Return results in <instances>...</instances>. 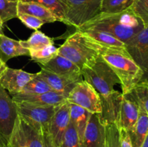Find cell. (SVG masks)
<instances>
[{
	"mask_svg": "<svg viewBox=\"0 0 148 147\" xmlns=\"http://www.w3.org/2000/svg\"><path fill=\"white\" fill-rule=\"evenodd\" d=\"M145 27L132 9L116 14L100 13L76 30L96 29L116 37L126 44Z\"/></svg>",
	"mask_w": 148,
	"mask_h": 147,
	"instance_id": "6da1fadb",
	"label": "cell"
},
{
	"mask_svg": "<svg viewBox=\"0 0 148 147\" xmlns=\"http://www.w3.org/2000/svg\"><path fill=\"white\" fill-rule=\"evenodd\" d=\"M101 56L119 79L122 94L130 92L136 85L143 81L144 72L132 59L127 50L103 47Z\"/></svg>",
	"mask_w": 148,
	"mask_h": 147,
	"instance_id": "7a4b0ae2",
	"label": "cell"
},
{
	"mask_svg": "<svg viewBox=\"0 0 148 147\" xmlns=\"http://www.w3.org/2000/svg\"><path fill=\"white\" fill-rule=\"evenodd\" d=\"M103 47L85 33L76 30L58 48V55L70 60L82 70L101 56Z\"/></svg>",
	"mask_w": 148,
	"mask_h": 147,
	"instance_id": "3957f363",
	"label": "cell"
},
{
	"mask_svg": "<svg viewBox=\"0 0 148 147\" xmlns=\"http://www.w3.org/2000/svg\"><path fill=\"white\" fill-rule=\"evenodd\" d=\"M81 71L84 80L95 89L100 98L112 95L116 92L114 89L115 84H121L115 72L101 56Z\"/></svg>",
	"mask_w": 148,
	"mask_h": 147,
	"instance_id": "277c9868",
	"label": "cell"
},
{
	"mask_svg": "<svg viewBox=\"0 0 148 147\" xmlns=\"http://www.w3.org/2000/svg\"><path fill=\"white\" fill-rule=\"evenodd\" d=\"M65 13L66 24L75 29L100 14L101 0H58Z\"/></svg>",
	"mask_w": 148,
	"mask_h": 147,
	"instance_id": "5b68a950",
	"label": "cell"
},
{
	"mask_svg": "<svg viewBox=\"0 0 148 147\" xmlns=\"http://www.w3.org/2000/svg\"><path fill=\"white\" fill-rule=\"evenodd\" d=\"M7 147H43L42 131L18 115Z\"/></svg>",
	"mask_w": 148,
	"mask_h": 147,
	"instance_id": "8992f818",
	"label": "cell"
},
{
	"mask_svg": "<svg viewBox=\"0 0 148 147\" xmlns=\"http://www.w3.org/2000/svg\"><path fill=\"white\" fill-rule=\"evenodd\" d=\"M15 104L18 115L40 131L48 129L57 108V106L39 105L25 102H15Z\"/></svg>",
	"mask_w": 148,
	"mask_h": 147,
	"instance_id": "52a82bcc",
	"label": "cell"
},
{
	"mask_svg": "<svg viewBox=\"0 0 148 147\" xmlns=\"http://www.w3.org/2000/svg\"><path fill=\"white\" fill-rule=\"evenodd\" d=\"M69 103L82 107L92 114L101 113L99 95L89 83L83 80L76 84L66 97Z\"/></svg>",
	"mask_w": 148,
	"mask_h": 147,
	"instance_id": "ba28073f",
	"label": "cell"
},
{
	"mask_svg": "<svg viewBox=\"0 0 148 147\" xmlns=\"http://www.w3.org/2000/svg\"><path fill=\"white\" fill-rule=\"evenodd\" d=\"M125 45L132 59L144 72V82H148V25Z\"/></svg>",
	"mask_w": 148,
	"mask_h": 147,
	"instance_id": "9c48e42d",
	"label": "cell"
},
{
	"mask_svg": "<svg viewBox=\"0 0 148 147\" xmlns=\"http://www.w3.org/2000/svg\"><path fill=\"white\" fill-rule=\"evenodd\" d=\"M18 116L15 102L0 84V134L8 141Z\"/></svg>",
	"mask_w": 148,
	"mask_h": 147,
	"instance_id": "30bf717a",
	"label": "cell"
},
{
	"mask_svg": "<svg viewBox=\"0 0 148 147\" xmlns=\"http://www.w3.org/2000/svg\"><path fill=\"white\" fill-rule=\"evenodd\" d=\"M70 122V108L69 103L59 105L50 121L48 131L56 146H60L64 135Z\"/></svg>",
	"mask_w": 148,
	"mask_h": 147,
	"instance_id": "8fae6325",
	"label": "cell"
},
{
	"mask_svg": "<svg viewBox=\"0 0 148 147\" xmlns=\"http://www.w3.org/2000/svg\"><path fill=\"white\" fill-rule=\"evenodd\" d=\"M138 102L132 92L123 94L122 101L120 108L117 126L119 128L130 132L134 128L139 116Z\"/></svg>",
	"mask_w": 148,
	"mask_h": 147,
	"instance_id": "7c38bea8",
	"label": "cell"
},
{
	"mask_svg": "<svg viewBox=\"0 0 148 147\" xmlns=\"http://www.w3.org/2000/svg\"><path fill=\"white\" fill-rule=\"evenodd\" d=\"M105 141V125L101 122L99 114H91L82 137L81 147H103Z\"/></svg>",
	"mask_w": 148,
	"mask_h": 147,
	"instance_id": "4fadbf2b",
	"label": "cell"
},
{
	"mask_svg": "<svg viewBox=\"0 0 148 147\" xmlns=\"http://www.w3.org/2000/svg\"><path fill=\"white\" fill-rule=\"evenodd\" d=\"M36 74L28 73L22 69L9 68L0 80V84L10 95L20 93L26 84L34 79Z\"/></svg>",
	"mask_w": 148,
	"mask_h": 147,
	"instance_id": "5bb4252c",
	"label": "cell"
},
{
	"mask_svg": "<svg viewBox=\"0 0 148 147\" xmlns=\"http://www.w3.org/2000/svg\"><path fill=\"white\" fill-rule=\"evenodd\" d=\"M36 74L38 77L44 80L50 86L52 90L66 97H67L69 92L72 91L76 84L82 81L79 79L60 76L49 71L42 67L41 70Z\"/></svg>",
	"mask_w": 148,
	"mask_h": 147,
	"instance_id": "9a60e30c",
	"label": "cell"
},
{
	"mask_svg": "<svg viewBox=\"0 0 148 147\" xmlns=\"http://www.w3.org/2000/svg\"><path fill=\"white\" fill-rule=\"evenodd\" d=\"M41 67L60 76L79 80L83 79L81 69L70 60L59 55L55 56L44 66H41Z\"/></svg>",
	"mask_w": 148,
	"mask_h": 147,
	"instance_id": "2e32d148",
	"label": "cell"
},
{
	"mask_svg": "<svg viewBox=\"0 0 148 147\" xmlns=\"http://www.w3.org/2000/svg\"><path fill=\"white\" fill-rule=\"evenodd\" d=\"M11 95L12 98L15 102H25L39 105L59 106L66 102V97L54 91H50L42 94H35V95L17 93Z\"/></svg>",
	"mask_w": 148,
	"mask_h": 147,
	"instance_id": "e0dca14e",
	"label": "cell"
},
{
	"mask_svg": "<svg viewBox=\"0 0 148 147\" xmlns=\"http://www.w3.org/2000/svg\"><path fill=\"white\" fill-rule=\"evenodd\" d=\"M21 56H30L29 50L22 46L20 40L0 34V59L6 63L12 58Z\"/></svg>",
	"mask_w": 148,
	"mask_h": 147,
	"instance_id": "ac0fdd59",
	"label": "cell"
},
{
	"mask_svg": "<svg viewBox=\"0 0 148 147\" xmlns=\"http://www.w3.org/2000/svg\"><path fill=\"white\" fill-rule=\"evenodd\" d=\"M17 13H25L34 16L43 20L46 23L59 21V19L49 9L37 3L30 2V1H18Z\"/></svg>",
	"mask_w": 148,
	"mask_h": 147,
	"instance_id": "d6986e66",
	"label": "cell"
},
{
	"mask_svg": "<svg viewBox=\"0 0 148 147\" xmlns=\"http://www.w3.org/2000/svg\"><path fill=\"white\" fill-rule=\"evenodd\" d=\"M139 107L138 119L133 129L128 133L133 147H141L148 133V114L141 105L139 104Z\"/></svg>",
	"mask_w": 148,
	"mask_h": 147,
	"instance_id": "ffe728a7",
	"label": "cell"
},
{
	"mask_svg": "<svg viewBox=\"0 0 148 147\" xmlns=\"http://www.w3.org/2000/svg\"><path fill=\"white\" fill-rule=\"evenodd\" d=\"M81 31L85 33L87 35L91 37L98 44L104 47L112 49H118V50H127L125 43L102 30H96V29H85V30H82Z\"/></svg>",
	"mask_w": 148,
	"mask_h": 147,
	"instance_id": "44dd1931",
	"label": "cell"
},
{
	"mask_svg": "<svg viewBox=\"0 0 148 147\" xmlns=\"http://www.w3.org/2000/svg\"><path fill=\"white\" fill-rule=\"evenodd\" d=\"M69 108H70V120L75 124L81 145L87 124L92 113L82 108V107L75 104L69 103Z\"/></svg>",
	"mask_w": 148,
	"mask_h": 147,
	"instance_id": "7402d4cb",
	"label": "cell"
},
{
	"mask_svg": "<svg viewBox=\"0 0 148 147\" xmlns=\"http://www.w3.org/2000/svg\"><path fill=\"white\" fill-rule=\"evenodd\" d=\"M20 44L23 48L29 50H38L46 46L53 45V40L40 30H35L28 39L20 40Z\"/></svg>",
	"mask_w": 148,
	"mask_h": 147,
	"instance_id": "603a6c76",
	"label": "cell"
},
{
	"mask_svg": "<svg viewBox=\"0 0 148 147\" xmlns=\"http://www.w3.org/2000/svg\"><path fill=\"white\" fill-rule=\"evenodd\" d=\"M135 0H101L100 13L116 14L132 7Z\"/></svg>",
	"mask_w": 148,
	"mask_h": 147,
	"instance_id": "cb8c5ba5",
	"label": "cell"
},
{
	"mask_svg": "<svg viewBox=\"0 0 148 147\" xmlns=\"http://www.w3.org/2000/svg\"><path fill=\"white\" fill-rule=\"evenodd\" d=\"M29 52H30V57L31 60L36 63H40L41 66H44L55 56H57L59 49L55 47L53 45H51L38 50H29Z\"/></svg>",
	"mask_w": 148,
	"mask_h": 147,
	"instance_id": "d4e9b609",
	"label": "cell"
},
{
	"mask_svg": "<svg viewBox=\"0 0 148 147\" xmlns=\"http://www.w3.org/2000/svg\"><path fill=\"white\" fill-rule=\"evenodd\" d=\"M50 91H53L50 86L44 80L40 79L36 75L34 79L30 80L25 86V87L22 89L20 93L35 95V94L46 93V92H50Z\"/></svg>",
	"mask_w": 148,
	"mask_h": 147,
	"instance_id": "484cf974",
	"label": "cell"
},
{
	"mask_svg": "<svg viewBox=\"0 0 148 147\" xmlns=\"http://www.w3.org/2000/svg\"><path fill=\"white\" fill-rule=\"evenodd\" d=\"M17 2L10 0H0V20L3 23L17 18Z\"/></svg>",
	"mask_w": 148,
	"mask_h": 147,
	"instance_id": "4316f807",
	"label": "cell"
},
{
	"mask_svg": "<svg viewBox=\"0 0 148 147\" xmlns=\"http://www.w3.org/2000/svg\"><path fill=\"white\" fill-rule=\"evenodd\" d=\"M19 1H30L43 5V7H46L51 12H52L59 19V21L66 24L64 10L58 0H19Z\"/></svg>",
	"mask_w": 148,
	"mask_h": 147,
	"instance_id": "83f0119b",
	"label": "cell"
},
{
	"mask_svg": "<svg viewBox=\"0 0 148 147\" xmlns=\"http://www.w3.org/2000/svg\"><path fill=\"white\" fill-rule=\"evenodd\" d=\"M59 147H81L80 141L75 124L70 120Z\"/></svg>",
	"mask_w": 148,
	"mask_h": 147,
	"instance_id": "f1b7e54d",
	"label": "cell"
},
{
	"mask_svg": "<svg viewBox=\"0 0 148 147\" xmlns=\"http://www.w3.org/2000/svg\"><path fill=\"white\" fill-rule=\"evenodd\" d=\"M106 147L120 146L119 128L116 124L111 123L105 125Z\"/></svg>",
	"mask_w": 148,
	"mask_h": 147,
	"instance_id": "f546056e",
	"label": "cell"
},
{
	"mask_svg": "<svg viewBox=\"0 0 148 147\" xmlns=\"http://www.w3.org/2000/svg\"><path fill=\"white\" fill-rule=\"evenodd\" d=\"M140 105L143 107L148 114V83L147 82H140L131 91Z\"/></svg>",
	"mask_w": 148,
	"mask_h": 147,
	"instance_id": "4dcf8cb0",
	"label": "cell"
},
{
	"mask_svg": "<svg viewBox=\"0 0 148 147\" xmlns=\"http://www.w3.org/2000/svg\"><path fill=\"white\" fill-rule=\"evenodd\" d=\"M131 9L145 26L148 25V0H135Z\"/></svg>",
	"mask_w": 148,
	"mask_h": 147,
	"instance_id": "1f68e13d",
	"label": "cell"
},
{
	"mask_svg": "<svg viewBox=\"0 0 148 147\" xmlns=\"http://www.w3.org/2000/svg\"><path fill=\"white\" fill-rule=\"evenodd\" d=\"M17 18L29 29L38 30L45 24V22L38 17L25 13H17Z\"/></svg>",
	"mask_w": 148,
	"mask_h": 147,
	"instance_id": "d6a6232c",
	"label": "cell"
},
{
	"mask_svg": "<svg viewBox=\"0 0 148 147\" xmlns=\"http://www.w3.org/2000/svg\"><path fill=\"white\" fill-rule=\"evenodd\" d=\"M120 134V146L121 147H133L131 138L128 132L126 130L119 128Z\"/></svg>",
	"mask_w": 148,
	"mask_h": 147,
	"instance_id": "836d02e7",
	"label": "cell"
},
{
	"mask_svg": "<svg viewBox=\"0 0 148 147\" xmlns=\"http://www.w3.org/2000/svg\"><path fill=\"white\" fill-rule=\"evenodd\" d=\"M43 133V147H55V144L51 138V135L49 133L48 129L42 130Z\"/></svg>",
	"mask_w": 148,
	"mask_h": 147,
	"instance_id": "e575fe53",
	"label": "cell"
},
{
	"mask_svg": "<svg viewBox=\"0 0 148 147\" xmlns=\"http://www.w3.org/2000/svg\"><path fill=\"white\" fill-rule=\"evenodd\" d=\"M7 69H8V66H7L6 63H4V61H2L0 59V80L2 78V76H4V73H5Z\"/></svg>",
	"mask_w": 148,
	"mask_h": 147,
	"instance_id": "d590c367",
	"label": "cell"
},
{
	"mask_svg": "<svg viewBox=\"0 0 148 147\" xmlns=\"http://www.w3.org/2000/svg\"><path fill=\"white\" fill-rule=\"evenodd\" d=\"M7 141L2 137V135L0 134V146H7Z\"/></svg>",
	"mask_w": 148,
	"mask_h": 147,
	"instance_id": "8d00e7d4",
	"label": "cell"
},
{
	"mask_svg": "<svg viewBox=\"0 0 148 147\" xmlns=\"http://www.w3.org/2000/svg\"><path fill=\"white\" fill-rule=\"evenodd\" d=\"M141 147H148V133L147 135V136L145 137V138L144 141H143V144H142Z\"/></svg>",
	"mask_w": 148,
	"mask_h": 147,
	"instance_id": "74e56055",
	"label": "cell"
},
{
	"mask_svg": "<svg viewBox=\"0 0 148 147\" xmlns=\"http://www.w3.org/2000/svg\"><path fill=\"white\" fill-rule=\"evenodd\" d=\"M3 24L4 23L1 22V20H0V34H2L3 31H2V29H3Z\"/></svg>",
	"mask_w": 148,
	"mask_h": 147,
	"instance_id": "f35d334b",
	"label": "cell"
},
{
	"mask_svg": "<svg viewBox=\"0 0 148 147\" xmlns=\"http://www.w3.org/2000/svg\"><path fill=\"white\" fill-rule=\"evenodd\" d=\"M10 1H18L19 0H10Z\"/></svg>",
	"mask_w": 148,
	"mask_h": 147,
	"instance_id": "ab89813d",
	"label": "cell"
},
{
	"mask_svg": "<svg viewBox=\"0 0 148 147\" xmlns=\"http://www.w3.org/2000/svg\"><path fill=\"white\" fill-rule=\"evenodd\" d=\"M103 147H106V141H105V144H104V145L103 146Z\"/></svg>",
	"mask_w": 148,
	"mask_h": 147,
	"instance_id": "60d3db41",
	"label": "cell"
},
{
	"mask_svg": "<svg viewBox=\"0 0 148 147\" xmlns=\"http://www.w3.org/2000/svg\"><path fill=\"white\" fill-rule=\"evenodd\" d=\"M0 147H7V146H0Z\"/></svg>",
	"mask_w": 148,
	"mask_h": 147,
	"instance_id": "b9f144b4",
	"label": "cell"
},
{
	"mask_svg": "<svg viewBox=\"0 0 148 147\" xmlns=\"http://www.w3.org/2000/svg\"><path fill=\"white\" fill-rule=\"evenodd\" d=\"M55 147H58V146H56V145H55Z\"/></svg>",
	"mask_w": 148,
	"mask_h": 147,
	"instance_id": "7bdbcfd3",
	"label": "cell"
},
{
	"mask_svg": "<svg viewBox=\"0 0 148 147\" xmlns=\"http://www.w3.org/2000/svg\"><path fill=\"white\" fill-rule=\"evenodd\" d=\"M147 82V83H148V82Z\"/></svg>",
	"mask_w": 148,
	"mask_h": 147,
	"instance_id": "ee69618b",
	"label": "cell"
}]
</instances>
